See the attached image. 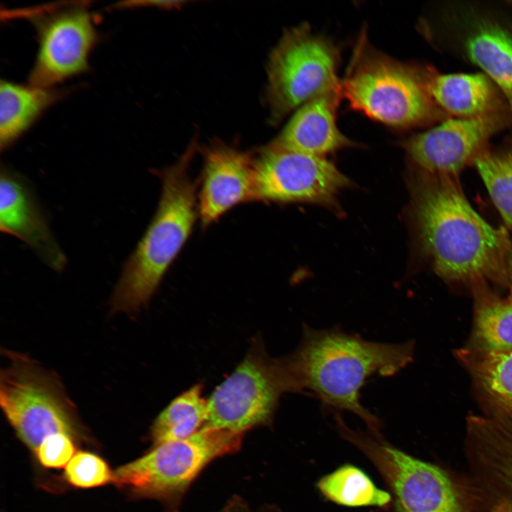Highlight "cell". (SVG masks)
Segmentation results:
<instances>
[{"label":"cell","instance_id":"cell-1","mask_svg":"<svg viewBox=\"0 0 512 512\" xmlns=\"http://www.w3.org/2000/svg\"><path fill=\"white\" fill-rule=\"evenodd\" d=\"M417 242L443 280L476 289L512 284V240L471 207L456 177L416 171L411 181Z\"/></svg>","mask_w":512,"mask_h":512},{"label":"cell","instance_id":"cell-2","mask_svg":"<svg viewBox=\"0 0 512 512\" xmlns=\"http://www.w3.org/2000/svg\"><path fill=\"white\" fill-rule=\"evenodd\" d=\"M413 355L412 341H373L337 327L304 325L299 347L286 360L301 392L311 393L325 410L355 414L368 430L380 434V420L362 405L361 390L375 374L394 375Z\"/></svg>","mask_w":512,"mask_h":512},{"label":"cell","instance_id":"cell-3","mask_svg":"<svg viewBox=\"0 0 512 512\" xmlns=\"http://www.w3.org/2000/svg\"><path fill=\"white\" fill-rule=\"evenodd\" d=\"M194 148L174 165L154 171L162 185L158 207L124 263L111 300L114 312H134L146 304L191 234L197 205L188 170Z\"/></svg>","mask_w":512,"mask_h":512},{"label":"cell","instance_id":"cell-4","mask_svg":"<svg viewBox=\"0 0 512 512\" xmlns=\"http://www.w3.org/2000/svg\"><path fill=\"white\" fill-rule=\"evenodd\" d=\"M427 69L377 50L363 30L341 80L342 96L353 110L393 128L430 125L450 117L429 93Z\"/></svg>","mask_w":512,"mask_h":512},{"label":"cell","instance_id":"cell-5","mask_svg":"<svg viewBox=\"0 0 512 512\" xmlns=\"http://www.w3.org/2000/svg\"><path fill=\"white\" fill-rule=\"evenodd\" d=\"M244 434L204 427L193 436L153 446L114 471L113 482L178 512L188 489L213 460L238 452Z\"/></svg>","mask_w":512,"mask_h":512},{"label":"cell","instance_id":"cell-6","mask_svg":"<svg viewBox=\"0 0 512 512\" xmlns=\"http://www.w3.org/2000/svg\"><path fill=\"white\" fill-rule=\"evenodd\" d=\"M6 355L9 363L1 370L0 404L18 438L34 452L55 433L80 438L74 405L57 376L26 355Z\"/></svg>","mask_w":512,"mask_h":512},{"label":"cell","instance_id":"cell-7","mask_svg":"<svg viewBox=\"0 0 512 512\" xmlns=\"http://www.w3.org/2000/svg\"><path fill=\"white\" fill-rule=\"evenodd\" d=\"M340 57L336 44L307 23L287 29L267 60L266 98L272 122L338 88Z\"/></svg>","mask_w":512,"mask_h":512},{"label":"cell","instance_id":"cell-8","mask_svg":"<svg viewBox=\"0 0 512 512\" xmlns=\"http://www.w3.org/2000/svg\"><path fill=\"white\" fill-rule=\"evenodd\" d=\"M287 392L301 391L286 358H270L256 340L208 400L204 427L245 434L252 428L269 425L281 395Z\"/></svg>","mask_w":512,"mask_h":512},{"label":"cell","instance_id":"cell-9","mask_svg":"<svg viewBox=\"0 0 512 512\" xmlns=\"http://www.w3.org/2000/svg\"><path fill=\"white\" fill-rule=\"evenodd\" d=\"M338 432L373 464L391 496L390 512H462L457 491L439 466L388 443L381 433L352 429L335 415Z\"/></svg>","mask_w":512,"mask_h":512},{"label":"cell","instance_id":"cell-10","mask_svg":"<svg viewBox=\"0 0 512 512\" xmlns=\"http://www.w3.org/2000/svg\"><path fill=\"white\" fill-rule=\"evenodd\" d=\"M36 31L38 50L28 83L54 86L84 73L99 35L85 2H68L26 12Z\"/></svg>","mask_w":512,"mask_h":512},{"label":"cell","instance_id":"cell-11","mask_svg":"<svg viewBox=\"0 0 512 512\" xmlns=\"http://www.w3.org/2000/svg\"><path fill=\"white\" fill-rule=\"evenodd\" d=\"M254 200L331 205L351 183L324 156L287 149L274 141L252 154Z\"/></svg>","mask_w":512,"mask_h":512},{"label":"cell","instance_id":"cell-12","mask_svg":"<svg viewBox=\"0 0 512 512\" xmlns=\"http://www.w3.org/2000/svg\"><path fill=\"white\" fill-rule=\"evenodd\" d=\"M512 117L509 111L473 118L448 117L401 142L416 171L457 177L487 148Z\"/></svg>","mask_w":512,"mask_h":512},{"label":"cell","instance_id":"cell-13","mask_svg":"<svg viewBox=\"0 0 512 512\" xmlns=\"http://www.w3.org/2000/svg\"><path fill=\"white\" fill-rule=\"evenodd\" d=\"M198 209L208 226L242 202L254 200L252 154L222 142L205 152Z\"/></svg>","mask_w":512,"mask_h":512},{"label":"cell","instance_id":"cell-14","mask_svg":"<svg viewBox=\"0 0 512 512\" xmlns=\"http://www.w3.org/2000/svg\"><path fill=\"white\" fill-rule=\"evenodd\" d=\"M0 178L1 231L27 244L51 269L63 270L65 256L28 183L4 166Z\"/></svg>","mask_w":512,"mask_h":512},{"label":"cell","instance_id":"cell-15","mask_svg":"<svg viewBox=\"0 0 512 512\" xmlns=\"http://www.w3.org/2000/svg\"><path fill=\"white\" fill-rule=\"evenodd\" d=\"M343 97L341 86L319 95L298 107L279 136V145L301 153L324 156L353 146L336 124V114Z\"/></svg>","mask_w":512,"mask_h":512},{"label":"cell","instance_id":"cell-16","mask_svg":"<svg viewBox=\"0 0 512 512\" xmlns=\"http://www.w3.org/2000/svg\"><path fill=\"white\" fill-rule=\"evenodd\" d=\"M427 87L434 103L450 117L509 111L501 93L484 73H440L427 67Z\"/></svg>","mask_w":512,"mask_h":512},{"label":"cell","instance_id":"cell-17","mask_svg":"<svg viewBox=\"0 0 512 512\" xmlns=\"http://www.w3.org/2000/svg\"><path fill=\"white\" fill-rule=\"evenodd\" d=\"M456 355L470 374L490 417L512 424V351L489 352L466 347Z\"/></svg>","mask_w":512,"mask_h":512},{"label":"cell","instance_id":"cell-18","mask_svg":"<svg viewBox=\"0 0 512 512\" xmlns=\"http://www.w3.org/2000/svg\"><path fill=\"white\" fill-rule=\"evenodd\" d=\"M465 48L471 61L497 87L512 117V30L479 22L466 36Z\"/></svg>","mask_w":512,"mask_h":512},{"label":"cell","instance_id":"cell-19","mask_svg":"<svg viewBox=\"0 0 512 512\" xmlns=\"http://www.w3.org/2000/svg\"><path fill=\"white\" fill-rule=\"evenodd\" d=\"M65 91L1 80L0 146L9 148Z\"/></svg>","mask_w":512,"mask_h":512},{"label":"cell","instance_id":"cell-20","mask_svg":"<svg viewBox=\"0 0 512 512\" xmlns=\"http://www.w3.org/2000/svg\"><path fill=\"white\" fill-rule=\"evenodd\" d=\"M509 289L505 297L489 287L474 291V321L468 347L489 352L512 351V284Z\"/></svg>","mask_w":512,"mask_h":512},{"label":"cell","instance_id":"cell-21","mask_svg":"<svg viewBox=\"0 0 512 512\" xmlns=\"http://www.w3.org/2000/svg\"><path fill=\"white\" fill-rule=\"evenodd\" d=\"M208 412V400L197 384L176 398L155 419L150 432L154 446L193 436L204 427Z\"/></svg>","mask_w":512,"mask_h":512},{"label":"cell","instance_id":"cell-22","mask_svg":"<svg viewBox=\"0 0 512 512\" xmlns=\"http://www.w3.org/2000/svg\"><path fill=\"white\" fill-rule=\"evenodd\" d=\"M316 486L326 498L345 506L386 509L391 502L388 491L378 488L363 471L348 464L323 476Z\"/></svg>","mask_w":512,"mask_h":512},{"label":"cell","instance_id":"cell-23","mask_svg":"<svg viewBox=\"0 0 512 512\" xmlns=\"http://www.w3.org/2000/svg\"><path fill=\"white\" fill-rule=\"evenodd\" d=\"M473 164L506 225L512 229V147L486 148Z\"/></svg>","mask_w":512,"mask_h":512},{"label":"cell","instance_id":"cell-24","mask_svg":"<svg viewBox=\"0 0 512 512\" xmlns=\"http://www.w3.org/2000/svg\"><path fill=\"white\" fill-rule=\"evenodd\" d=\"M64 476L71 485L88 489L113 482L114 471L100 457L80 451L65 466Z\"/></svg>","mask_w":512,"mask_h":512},{"label":"cell","instance_id":"cell-25","mask_svg":"<svg viewBox=\"0 0 512 512\" xmlns=\"http://www.w3.org/2000/svg\"><path fill=\"white\" fill-rule=\"evenodd\" d=\"M74 438L65 433L47 437L36 450L40 463L48 468L66 466L75 455Z\"/></svg>","mask_w":512,"mask_h":512},{"label":"cell","instance_id":"cell-26","mask_svg":"<svg viewBox=\"0 0 512 512\" xmlns=\"http://www.w3.org/2000/svg\"><path fill=\"white\" fill-rule=\"evenodd\" d=\"M217 512H250L246 501L239 496H233Z\"/></svg>","mask_w":512,"mask_h":512},{"label":"cell","instance_id":"cell-27","mask_svg":"<svg viewBox=\"0 0 512 512\" xmlns=\"http://www.w3.org/2000/svg\"><path fill=\"white\" fill-rule=\"evenodd\" d=\"M258 512H280V511L275 506L267 505V506H262L258 511Z\"/></svg>","mask_w":512,"mask_h":512},{"label":"cell","instance_id":"cell-28","mask_svg":"<svg viewBox=\"0 0 512 512\" xmlns=\"http://www.w3.org/2000/svg\"><path fill=\"white\" fill-rule=\"evenodd\" d=\"M511 3L512 4V1Z\"/></svg>","mask_w":512,"mask_h":512}]
</instances>
